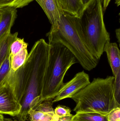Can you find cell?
Listing matches in <instances>:
<instances>
[{
	"label": "cell",
	"mask_w": 120,
	"mask_h": 121,
	"mask_svg": "<svg viewBox=\"0 0 120 121\" xmlns=\"http://www.w3.org/2000/svg\"><path fill=\"white\" fill-rule=\"evenodd\" d=\"M50 49L44 39L37 41L24 64L8 76L6 82L22 106L18 121H27L30 109L39 104Z\"/></svg>",
	"instance_id": "1"
},
{
	"label": "cell",
	"mask_w": 120,
	"mask_h": 121,
	"mask_svg": "<svg viewBox=\"0 0 120 121\" xmlns=\"http://www.w3.org/2000/svg\"><path fill=\"white\" fill-rule=\"evenodd\" d=\"M50 45L60 43L72 53L82 67L90 71L99 61L91 54L82 37L79 18L64 12L57 25L46 34Z\"/></svg>",
	"instance_id": "2"
},
{
	"label": "cell",
	"mask_w": 120,
	"mask_h": 121,
	"mask_svg": "<svg viewBox=\"0 0 120 121\" xmlns=\"http://www.w3.org/2000/svg\"><path fill=\"white\" fill-rule=\"evenodd\" d=\"M115 77L108 76L105 79L94 78L84 89L71 97L76 104L73 111L95 112L107 115L117 107L114 96Z\"/></svg>",
	"instance_id": "3"
},
{
	"label": "cell",
	"mask_w": 120,
	"mask_h": 121,
	"mask_svg": "<svg viewBox=\"0 0 120 121\" xmlns=\"http://www.w3.org/2000/svg\"><path fill=\"white\" fill-rule=\"evenodd\" d=\"M79 19L82 37L91 54L99 60L110 34L105 26L101 0H92L85 6Z\"/></svg>",
	"instance_id": "4"
},
{
	"label": "cell",
	"mask_w": 120,
	"mask_h": 121,
	"mask_svg": "<svg viewBox=\"0 0 120 121\" xmlns=\"http://www.w3.org/2000/svg\"><path fill=\"white\" fill-rule=\"evenodd\" d=\"M77 60L74 55L63 45L56 43L50 45L39 104L45 101L53 100L55 97L64 85L63 79L66 72L77 62Z\"/></svg>",
	"instance_id": "5"
},
{
	"label": "cell",
	"mask_w": 120,
	"mask_h": 121,
	"mask_svg": "<svg viewBox=\"0 0 120 121\" xmlns=\"http://www.w3.org/2000/svg\"><path fill=\"white\" fill-rule=\"evenodd\" d=\"M90 82L89 76L84 71L77 73L72 79L65 84L64 83L52 102L54 103L66 98H71Z\"/></svg>",
	"instance_id": "6"
},
{
	"label": "cell",
	"mask_w": 120,
	"mask_h": 121,
	"mask_svg": "<svg viewBox=\"0 0 120 121\" xmlns=\"http://www.w3.org/2000/svg\"><path fill=\"white\" fill-rule=\"evenodd\" d=\"M0 86V113L12 117L20 112L22 106L13 94L8 83Z\"/></svg>",
	"instance_id": "7"
},
{
	"label": "cell",
	"mask_w": 120,
	"mask_h": 121,
	"mask_svg": "<svg viewBox=\"0 0 120 121\" xmlns=\"http://www.w3.org/2000/svg\"><path fill=\"white\" fill-rule=\"evenodd\" d=\"M53 100L43 102L28 112L30 121H56L59 118L54 114Z\"/></svg>",
	"instance_id": "8"
},
{
	"label": "cell",
	"mask_w": 120,
	"mask_h": 121,
	"mask_svg": "<svg viewBox=\"0 0 120 121\" xmlns=\"http://www.w3.org/2000/svg\"><path fill=\"white\" fill-rule=\"evenodd\" d=\"M43 10L51 24L57 25L64 12L58 0H35Z\"/></svg>",
	"instance_id": "9"
},
{
	"label": "cell",
	"mask_w": 120,
	"mask_h": 121,
	"mask_svg": "<svg viewBox=\"0 0 120 121\" xmlns=\"http://www.w3.org/2000/svg\"><path fill=\"white\" fill-rule=\"evenodd\" d=\"M0 9V40L11 33V29L17 17L16 9L11 7Z\"/></svg>",
	"instance_id": "10"
},
{
	"label": "cell",
	"mask_w": 120,
	"mask_h": 121,
	"mask_svg": "<svg viewBox=\"0 0 120 121\" xmlns=\"http://www.w3.org/2000/svg\"><path fill=\"white\" fill-rule=\"evenodd\" d=\"M107 54L108 60L112 71L113 77H115L120 70V51L116 43H107L104 49Z\"/></svg>",
	"instance_id": "11"
},
{
	"label": "cell",
	"mask_w": 120,
	"mask_h": 121,
	"mask_svg": "<svg viewBox=\"0 0 120 121\" xmlns=\"http://www.w3.org/2000/svg\"><path fill=\"white\" fill-rule=\"evenodd\" d=\"M63 12L80 17L85 6L82 0H58Z\"/></svg>",
	"instance_id": "12"
},
{
	"label": "cell",
	"mask_w": 120,
	"mask_h": 121,
	"mask_svg": "<svg viewBox=\"0 0 120 121\" xmlns=\"http://www.w3.org/2000/svg\"><path fill=\"white\" fill-rule=\"evenodd\" d=\"M72 121H108L107 115L95 112H81L76 113Z\"/></svg>",
	"instance_id": "13"
},
{
	"label": "cell",
	"mask_w": 120,
	"mask_h": 121,
	"mask_svg": "<svg viewBox=\"0 0 120 121\" xmlns=\"http://www.w3.org/2000/svg\"><path fill=\"white\" fill-rule=\"evenodd\" d=\"M27 47H25L19 52L10 57L11 70L13 72L17 71L24 63L28 55Z\"/></svg>",
	"instance_id": "14"
},
{
	"label": "cell",
	"mask_w": 120,
	"mask_h": 121,
	"mask_svg": "<svg viewBox=\"0 0 120 121\" xmlns=\"http://www.w3.org/2000/svg\"><path fill=\"white\" fill-rule=\"evenodd\" d=\"M11 71V59L9 53L0 66V85L5 82Z\"/></svg>",
	"instance_id": "15"
},
{
	"label": "cell",
	"mask_w": 120,
	"mask_h": 121,
	"mask_svg": "<svg viewBox=\"0 0 120 121\" xmlns=\"http://www.w3.org/2000/svg\"><path fill=\"white\" fill-rule=\"evenodd\" d=\"M34 0H0V8L11 7L17 9L28 5Z\"/></svg>",
	"instance_id": "16"
},
{
	"label": "cell",
	"mask_w": 120,
	"mask_h": 121,
	"mask_svg": "<svg viewBox=\"0 0 120 121\" xmlns=\"http://www.w3.org/2000/svg\"><path fill=\"white\" fill-rule=\"evenodd\" d=\"M27 46L28 44L24 42V39L17 38L11 45L10 49V57L15 55L24 48Z\"/></svg>",
	"instance_id": "17"
},
{
	"label": "cell",
	"mask_w": 120,
	"mask_h": 121,
	"mask_svg": "<svg viewBox=\"0 0 120 121\" xmlns=\"http://www.w3.org/2000/svg\"><path fill=\"white\" fill-rule=\"evenodd\" d=\"M113 91L117 106L120 107V70L115 77L113 82Z\"/></svg>",
	"instance_id": "18"
},
{
	"label": "cell",
	"mask_w": 120,
	"mask_h": 121,
	"mask_svg": "<svg viewBox=\"0 0 120 121\" xmlns=\"http://www.w3.org/2000/svg\"><path fill=\"white\" fill-rule=\"evenodd\" d=\"M55 115L58 118L71 116V110L65 106L58 105L54 110Z\"/></svg>",
	"instance_id": "19"
},
{
	"label": "cell",
	"mask_w": 120,
	"mask_h": 121,
	"mask_svg": "<svg viewBox=\"0 0 120 121\" xmlns=\"http://www.w3.org/2000/svg\"><path fill=\"white\" fill-rule=\"evenodd\" d=\"M108 121H120V107L112 109L107 115Z\"/></svg>",
	"instance_id": "20"
},
{
	"label": "cell",
	"mask_w": 120,
	"mask_h": 121,
	"mask_svg": "<svg viewBox=\"0 0 120 121\" xmlns=\"http://www.w3.org/2000/svg\"><path fill=\"white\" fill-rule=\"evenodd\" d=\"M73 116L74 115L72 114L71 116L59 118L58 120L56 121H72Z\"/></svg>",
	"instance_id": "21"
},
{
	"label": "cell",
	"mask_w": 120,
	"mask_h": 121,
	"mask_svg": "<svg viewBox=\"0 0 120 121\" xmlns=\"http://www.w3.org/2000/svg\"><path fill=\"white\" fill-rule=\"evenodd\" d=\"M110 0H103V11H105L106 10Z\"/></svg>",
	"instance_id": "22"
},
{
	"label": "cell",
	"mask_w": 120,
	"mask_h": 121,
	"mask_svg": "<svg viewBox=\"0 0 120 121\" xmlns=\"http://www.w3.org/2000/svg\"><path fill=\"white\" fill-rule=\"evenodd\" d=\"M116 37H117V39L118 40V43L119 44V45H120V28L117 29L116 30Z\"/></svg>",
	"instance_id": "23"
},
{
	"label": "cell",
	"mask_w": 120,
	"mask_h": 121,
	"mask_svg": "<svg viewBox=\"0 0 120 121\" xmlns=\"http://www.w3.org/2000/svg\"><path fill=\"white\" fill-rule=\"evenodd\" d=\"M91 0H82V3L85 6H86Z\"/></svg>",
	"instance_id": "24"
},
{
	"label": "cell",
	"mask_w": 120,
	"mask_h": 121,
	"mask_svg": "<svg viewBox=\"0 0 120 121\" xmlns=\"http://www.w3.org/2000/svg\"><path fill=\"white\" fill-rule=\"evenodd\" d=\"M4 119L3 115L0 113V121H4Z\"/></svg>",
	"instance_id": "25"
},
{
	"label": "cell",
	"mask_w": 120,
	"mask_h": 121,
	"mask_svg": "<svg viewBox=\"0 0 120 121\" xmlns=\"http://www.w3.org/2000/svg\"><path fill=\"white\" fill-rule=\"evenodd\" d=\"M4 121H16L15 120L11 119L10 118H4Z\"/></svg>",
	"instance_id": "26"
},
{
	"label": "cell",
	"mask_w": 120,
	"mask_h": 121,
	"mask_svg": "<svg viewBox=\"0 0 120 121\" xmlns=\"http://www.w3.org/2000/svg\"><path fill=\"white\" fill-rule=\"evenodd\" d=\"M116 3L117 4L118 6H119L120 5V0H116Z\"/></svg>",
	"instance_id": "27"
},
{
	"label": "cell",
	"mask_w": 120,
	"mask_h": 121,
	"mask_svg": "<svg viewBox=\"0 0 120 121\" xmlns=\"http://www.w3.org/2000/svg\"><path fill=\"white\" fill-rule=\"evenodd\" d=\"M1 13V9L0 8V17Z\"/></svg>",
	"instance_id": "28"
}]
</instances>
